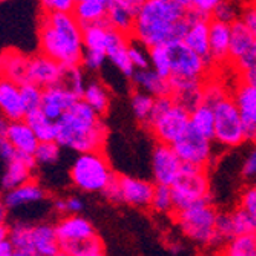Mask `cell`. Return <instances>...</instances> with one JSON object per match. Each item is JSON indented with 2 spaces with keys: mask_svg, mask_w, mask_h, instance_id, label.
Instances as JSON below:
<instances>
[{
  "mask_svg": "<svg viewBox=\"0 0 256 256\" xmlns=\"http://www.w3.org/2000/svg\"><path fill=\"white\" fill-rule=\"evenodd\" d=\"M189 16L186 0H146L136 11L130 38L148 48L182 40Z\"/></svg>",
  "mask_w": 256,
  "mask_h": 256,
  "instance_id": "obj_1",
  "label": "cell"
},
{
  "mask_svg": "<svg viewBox=\"0 0 256 256\" xmlns=\"http://www.w3.org/2000/svg\"><path fill=\"white\" fill-rule=\"evenodd\" d=\"M38 51L63 68L82 64L83 25L72 12H43L38 23Z\"/></svg>",
  "mask_w": 256,
  "mask_h": 256,
  "instance_id": "obj_2",
  "label": "cell"
},
{
  "mask_svg": "<svg viewBox=\"0 0 256 256\" xmlns=\"http://www.w3.org/2000/svg\"><path fill=\"white\" fill-rule=\"evenodd\" d=\"M57 123L56 142L66 150L76 154L103 150L109 130L103 117L82 98L68 109Z\"/></svg>",
  "mask_w": 256,
  "mask_h": 256,
  "instance_id": "obj_3",
  "label": "cell"
},
{
  "mask_svg": "<svg viewBox=\"0 0 256 256\" xmlns=\"http://www.w3.org/2000/svg\"><path fill=\"white\" fill-rule=\"evenodd\" d=\"M63 256H102L106 246L88 218L80 215H63L56 222Z\"/></svg>",
  "mask_w": 256,
  "mask_h": 256,
  "instance_id": "obj_4",
  "label": "cell"
},
{
  "mask_svg": "<svg viewBox=\"0 0 256 256\" xmlns=\"http://www.w3.org/2000/svg\"><path fill=\"white\" fill-rule=\"evenodd\" d=\"M182 236L201 248H222L216 234L218 210L212 201H200L174 214Z\"/></svg>",
  "mask_w": 256,
  "mask_h": 256,
  "instance_id": "obj_5",
  "label": "cell"
},
{
  "mask_svg": "<svg viewBox=\"0 0 256 256\" xmlns=\"http://www.w3.org/2000/svg\"><path fill=\"white\" fill-rule=\"evenodd\" d=\"M14 256H58L60 242L56 224L50 221H16L10 226Z\"/></svg>",
  "mask_w": 256,
  "mask_h": 256,
  "instance_id": "obj_6",
  "label": "cell"
},
{
  "mask_svg": "<svg viewBox=\"0 0 256 256\" xmlns=\"http://www.w3.org/2000/svg\"><path fill=\"white\" fill-rule=\"evenodd\" d=\"M115 176L117 174L103 150L77 154L69 168V181L82 194H103Z\"/></svg>",
  "mask_w": 256,
  "mask_h": 256,
  "instance_id": "obj_7",
  "label": "cell"
},
{
  "mask_svg": "<svg viewBox=\"0 0 256 256\" xmlns=\"http://www.w3.org/2000/svg\"><path fill=\"white\" fill-rule=\"evenodd\" d=\"M170 188L174 195L175 212L182 210V208L200 201H212L210 180H208L207 169L204 168L184 164L178 178Z\"/></svg>",
  "mask_w": 256,
  "mask_h": 256,
  "instance_id": "obj_8",
  "label": "cell"
},
{
  "mask_svg": "<svg viewBox=\"0 0 256 256\" xmlns=\"http://www.w3.org/2000/svg\"><path fill=\"white\" fill-rule=\"evenodd\" d=\"M215 109V134L214 142L226 149H235L247 142L246 124L240 109L232 96L214 106Z\"/></svg>",
  "mask_w": 256,
  "mask_h": 256,
  "instance_id": "obj_9",
  "label": "cell"
},
{
  "mask_svg": "<svg viewBox=\"0 0 256 256\" xmlns=\"http://www.w3.org/2000/svg\"><path fill=\"white\" fill-rule=\"evenodd\" d=\"M190 126V110L182 108L176 102L164 112H161L156 117H152L146 129L152 134V136L158 143L174 144L176 140L189 129Z\"/></svg>",
  "mask_w": 256,
  "mask_h": 256,
  "instance_id": "obj_10",
  "label": "cell"
},
{
  "mask_svg": "<svg viewBox=\"0 0 256 256\" xmlns=\"http://www.w3.org/2000/svg\"><path fill=\"white\" fill-rule=\"evenodd\" d=\"M214 143L212 138H207L189 128L172 146L184 164L207 169L215 156Z\"/></svg>",
  "mask_w": 256,
  "mask_h": 256,
  "instance_id": "obj_11",
  "label": "cell"
},
{
  "mask_svg": "<svg viewBox=\"0 0 256 256\" xmlns=\"http://www.w3.org/2000/svg\"><path fill=\"white\" fill-rule=\"evenodd\" d=\"M168 48L172 60V77L206 80L208 69L212 66L201 56H198L194 50H190L182 40H174L168 43Z\"/></svg>",
  "mask_w": 256,
  "mask_h": 256,
  "instance_id": "obj_12",
  "label": "cell"
},
{
  "mask_svg": "<svg viewBox=\"0 0 256 256\" xmlns=\"http://www.w3.org/2000/svg\"><path fill=\"white\" fill-rule=\"evenodd\" d=\"M184 162L175 152L172 144L158 143L154 148L150 168H152V176L155 184H164L172 186L175 180L178 178Z\"/></svg>",
  "mask_w": 256,
  "mask_h": 256,
  "instance_id": "obj_13",
  "label": "cell"
},
{
  "mask_svg": "<svg viewBox=\"0 0 256 256\" xmlns=\"http://www.w3.org/2000/svg\"><path fill=\"white\" fill-rule=\"evenodd\" d=\"M64 68L44 56L42 52L36 56H30L28 68H26V82H31L42 89L58 84L63 80Z\"/></svg>",
  "mask_w": 256,
  "mask_h": 256,
  "instance_id": "obj_14",
  "label": "cell"
},
{
  "mask_svg": "<svg viewBox=\"0 0 256 256\" xmlns=\"http://www.w3.org/2000/svg\"><path fill=\"white\" fill-rule=\"evenodd\" d=\"M48 198L50 196L46 188L36 180H31L8 192H4V201L10 208V212H17L26 207L44 204Z\"/></svg>",
  "mask_w": 256,
  "mask_h": 256,
  "instance_id": "obj_15",
  "label": "cell"
},
{
  "mask_svg": "<svg viewBox=\"0 0 256 256\" xmlns=\"http://www.w3.org/2000/svg\"><path fill=\"white\" fill-rule=\"evenodd\" d=\"M118 186H120L122 204L135 208L150 207L154 190H155V182L143 178L129 176V175H118Z\"/></svg>",
  "mask_w": 256,
  "mask_h": 256,
  "instance_id": "obj_16",
  "label": "cell"
},
{
  "mask_svg": "<svg viewBox=\"0 0 256 256\" xmlns=\"http://www.w3.org/2000/svg\"><path fill=\"white\" fill-rule=\"evenodd\" d=\"M37 169L38 168L34 161V156L17 154L12 160L5 162L4 174L0 176V190L8 192L17 186L34 180Z\"/></svg>",
  "mask_w": 256,
  "mask_h": 256,
  "instance_id": "obj_17",
  "label": "cell"
},
{
  "mask_svg": "<svg viewBox=\"0 0 256 256\" xmlns=\"http://www.w3.org/2000/svg\"><path fill=\"white\" fill-rule=\"evenodd\" d=\"M208 32H210V17L190 12L188 30L182 36V42L198 56H201L208 64L214 66L210 58V46H208Z\"/></svg>",
  "mask_w": 256,
  "mask_h": 256,
  "instance_id": "obj_18",
  "label": "cell"
},
{
  "mask_svg": "<svg viewBox=\"0 0 256 256\" xmlns=\"http://www.w3.org/2000/svg\"><path fill=\"white\" fill-rule=\"evenodd\" d=\"M232 98L235 100L242 122L246 124V135L247 142L256 143V84H250L242 82L236 86L232 94Z\"/></svg>",
  "mask_w": 256,
  "mask_h": 256,
  "instance_id": "obj_19",
  "label": "cell"
},
{
  "mask_svg": "<svg viewBox=\"0 0 256 256\" xmlns=\"http://www.w3.org/2000/svg\"><path fill=\"white\" fill-rule=\"evenodd\" d=\"M78 100L80 97L77 94H74L71 89H68L63 83H58L43 89V100L40 109L48 118L57 122Z\"/></svg>",
  "mask_w": 256,
  "mask_h": 256,
  "instance_id": "obj_20",
  "label": "cell"
},
{
  "mask_svg": "<svg viewBox=\"0 0 256 256\" xmlns=\"http://www.w3.org/2000/svg\"><path fill=\"white\" fill-rule=\"evenodd\" d=\"M129 43H130V36L114 30L109 46L106 50L108 62H110V64L128 80H130L132 76L135 74V68L129 56Z\"/></svg>",
  "mask_w": 256,
  "mask_h": 256,
  "instance_id": "obj_21",
  "label": "cell"
},
{
  "mask_svg": "<svg viewBox=\"0 0 256 256\" xmlns=\"http://www.w3.org/2000/svg\"><path fill=\"white\" fill-rule=\"evenodd\" d=\"M0 114L10 122L23 120L28 114L25 102L22 98L20 84L8 78L0 80Z\"/></svg>",
  "mask_w": 256,
  "mask_h": 256,
  "instance_id": "obj_22",
  "label": "cell"
},
{
  "mask_svg": "<svg viewBox=\"0 0 256 256\" xmlns=\"http://www.w3.org/2000/svg\"><path fill=\"white\" fill-rule=\"evenodd\" d=\"M230 37H232V25L210 18L208 46H210V58L214 66L230 62Z\"/></svg>",
  "mask_w": 256,
  "mask_h": 256,
  "instance_id": "obj_23",
  "label": "cell"
},
{
  "mask_svg": "<svg viewBox=\"0 0 256 256\" xmlns=\"http://www.w3.org/2000/svg\"><path fill=\"white\" fill-rule=\"evenodd\" d=\"M6 138L10 140V143L16 149L17 154L20 155H28L34 156L40 142L32 130V128L28 124V122L23 120H16L10 122L8 130H6Z\"/></svg>",
  "mask_w": 256,
  "mask_h": 256,
  "instance_id": "obj_24",
  "label": "cell"
},
{
  "mask_svg": "<svg viewBox=\"0 0 256 256\" xmlns=\"http://www.w3.org/2000/svg\"><path fill=\"white\" fill-rule=\"evenodd\" d=\"M206 80H190V78H170L172 84V98L186 108L194 110L202 103V86Z\"/></svg>",
  "mask_w": 256,
  "mask_h": 256,
  "instance_id": "obj_25",
  "label": "cell"
},
{
  "mask_svg": "<svg viewBox=\"0 0 256 256\" xmlns=\"http://www.w3.org/2000/svg\"><path fill=\"white\" fill-rule=\"evenodd\" d=\"M130 82L136 90H143L155 98L172 96L170 78L161 77L156 71H154L152 68L142 69V71H135Z\"/></svg>",
  "mask_w": 256,
  "mask_h": 256,
  "instance_id": "obj_26",
  "label": "cell"
},
{
  "mask_svg": "<svg viewBox=\"0 0 256 256\" xmlns=\"http://www.w3.org/2000/svg\"><path fill=\"white\" fill-rule=\"evenodd\" d=\"M30 56H25L18 50H5L0 52V71L4 78L12 80L18 84L26 82V68Z\"/></svg>",
  "mask_w": 256,
  "mask_h": 256,
  "instance_id": "obj_27",
  "label": "cell"
},
{
  "mask_svg": "<svg viewBox=\"0 0 256 256\" xmlns=\"http://www.w3.org/2000/svg\"><path fill=\"white\" fill-rule=\"evenodd\" d=\"M82 100L94 109L97 114H100L102 117L109 112L110 109V90L109 88L98 78L88 80L84 90L82 94Z\"/></svg>",
  "mask_w": 256,
  "mask_h": 256,
  "instance_id": "obj_28",
  "label": "cell"
},
{
  "mask_svg": "<svg viewBox=\"0 0 256 256\" xmlns=\"http://www.w3.org/2000/svg\"><path fill=\"white\" fill-rule=\"evenodd\" d=\"M112 31H114V28L108 22H100V23H94V25L83 26L84 50L106 52L109 42H110Z\"/></svg>",
  "mask_w": 256,
  "mask_h": 256,
  "instance_id": "obj_29",
  "label": "cell"
},
{
  "mask_svg": "<svg viewBox=\"0 0 256 256\" xmlns=\"http://www.w3.org/2000/svg\"><path fill=\"white\" fill-rule=\"evenodd\" d=\"M254 37L246 26V23L240 18L232 23V37H230V62L234 63L242 57L254 43Z\"/></svg>",
  "mask_w": 256,
  "mask_h": 256,
  "instance_id": "obj_30",
  "label": "cell"
},
{
  "mask_svg": "<svg viewBox=\"0 0 256 256\" xmlns=\"http://www.w3.org/2000/svg\"><path fill=\"white\" fill-rule=\"evenodd\" d=\"M189 128L207 138L214 140V134H215V109H214V106L207 104V103H201L194 110H190V126Z\"/></svg>",
  "mask_w": 256,
  "mask_h": 256,
  "instance_id": "obj_31",
  "label": "cell"
},
{
  "mask_svg": "<svg viewBox=\"0 0 256 256\" xmlns=\"http://www.w3.org/2000/svg\"><path fill=\"white\" fill-rule=\"evenodd\" d=\"M25 120L28 122V124L32 128V130L36 132L38 142H56L57 136V123L51 118H48L43 114V110L34 109L30 110L26 114Z\"/></svg>",
  "mask_w": 256,
  "mask_h": 256,
  "instance_id": "obj_32",
  "label": "cell"
},
{
  "mask_svg": "<svg viewBox=\"0 0 256 256\" xmlns=\"http://www.w3.org/2000/svg\"><path fill=\"white\" fill-rule=\"evenodd\" d=\"M109 5L102 2H77L72 14L83 26L94 25V23L106 22Z\"/></svg>",
  "mask_w": 256,
  "mask_h": 256,
  "instance_id": "obj_33",
  "label": "cell"
},
{
  "mask_svg": "<svg viewBox=\"0 0 256 256\" xmlns=\"http://www.w3.org/2000/svg\"><path fill=\"white\" fill-rule=\"evenodd\" d=\"M135 16L136 14L134 11H130V10L124 8V6H122V5L110 2L109 8H108L106 22L114 30L130 36L132 30H134V23H135Z\"/></svg>",
  "mask_w": 256,
  "mask_h": 256,
  "instance_id": "obj_34",
  "label": "cell"
},
{
  "mask_svg": "<svg viewBox=\"0 0 256 256\" xmlns=\"http://www.w3.org/2000/svg\"><path fill=\"white\" fill-rule=\"evenodd\" d=\"M227 256H256V230L232 238L221 250Z\"/></svg>",
  "mask_w": 256,
  "mask_h": 256,
  "instance_id": "obj_35",
  "label": "cell"
},
{
  "mask_svg": "<svg viewBox=\"0 0 256 256\" xmlns=\"http://www.w3.org/2000/svg\"><path fill=\"white\" fill-rule=\"evenodd\" d=\"M62 150L63 148L57 142H40L34 154V161L37 168L48 169V168L57 166L62 160Z\"/></svg>",
  "mask_w": 256,
  "mask_h": 256,
  "instance_id": "obj_36",
  "label": "cell"
},
{
  "mask_svg": "<svg viewBox=\"0 0 256 256\" xmlns=\"http://www.w3.org/2000/svg\"><path fill=\"white\" fill-rule=\"evenodd\" d=\"M154 102H155V97L146 94L143 90H136L132 94L130 97V109H132V114L135 120L146 126L148 122H149V117L152 114V108H154Z\"/></svg>",
  "mask_w": 256,
  "mask_h": 256,
  "instance_id": "obj_37",
  "label": "cell"
},
{
  "mask_svg": "<svg viewBox=\"0 0 256 256\" xmlns=\"http://www.w3.org/2000/svg\"><path fill=\"white\" fill-rule=\"evenodd\" d=\"M150 208L158 215H174L175 204H174V195L170 186L155 184Z\"/></svg>",
  "mask_w": 256,
  "mask_h": 256,
  "instance_id": "obj_38",
  "label": "cell"
},
{
  "mask_svg": "<svg viewBox=\"0 0 256 256\" xmlns=\"http://www.w3.org/2000/svg\"><path fill=\"white\" fill-rule=\"evenodd\" d=\"M150 54V68L156 71L161 77L170 78L172 77V60L168 44H158L149 48Z\"/></svg>",
  "mask_w": 256,
  "mask_h": 256,
  "instance_id": "obj_39",
  "label": "cell"
},
{
  "mask_svg": "<svg viewBox=\"0 0 256 256\" xmlns=\"http://www.w3.org/2000/svg\"><path fill=\"white\" fill-rule=\"evenodd\" d=\"M234 64L238 69L242 82L256 84V42L252 44V48L242 57L234 62Z\"/></svg>",
  "mask_w": 256,
  "mask_h": 256,
  "instance_id": "obj_40",
  "label": "cell"
},
{
  "mask_svg": "<svg viewBox=\"0 0 256 256\" xmlns=\"http://www.w3.org/2000/svg\"><path fill=\"white\" fill-rule=\"evenodd\" d=\"M84 201L78 195H66V196H57L52 201V210L63 216V215H80L84 210Z\"/></svg>",
  "mask_w": 256,
  "mask_h": 256,
  "instance_id": "obj_41",
  "label": "cell"
},
{
  "mask_svg": "<svg viewBox=\"0 0 256 256\" xmlns=\"http://www.w3.org/2000/svg\"><path fill=\"white\" fill-rule=\"evenodd\" d=\"M62 83L68 88L71 89L74 94H77L80 98H82V94L84 90V86L88 83V78H86V71L83 69L82 64L78 66H71V68H64V74H63V80Z\"/></svg>",
  "mask_w": 256,
  "mask_h": 256,
  "instance_id": "obj_42",
  "label": "cell"
},
{
  "mask_svg": "<svg viewBox=\"0 0 256 256\" xmlns=\"http://www.w3.org/2000/svg\"><path fill=\"white\" fill-rule=\"evenodd\" d=\"M129 56H130V62H132V64L135 68V71H142V69H149L150 68L149 48H148V46H144L143 43L130 38Z\"/></svg>",
  "mask_w": 256,
  "mask_h": 256,
  "instance_id": "obj_43",
  "label": "cell"
},
{
  "mask_svg": "<svg viewBox=\"0 0 256 256\" xmlns=\"http://www.w3.org/2000/svg\"><path fill=\"white\" fill-rule=\"evenodd\" d=\"M20 92H22V98L25 102V106L30 110L38 109L42 106L43 100V89L31 82H23L20 84Z\"/></svg>",
  "mask_w": 256,
  "mask_h": 256,
  "instance_id": "obj_44",
  "label": "cell"
},
{
  "mask_svg": "<svg viewBox=\"0 0 256 256\" xmlns=\"http://www.w3.org/2000/svg\"><path fill=\"white\" fill-rule=\"evenodd\" d=\"M216 234H218V236H220V240L222 242V247L226 246V242H228L232 238L236 236L235 226H234V218H232V212H218Z\"/></svg>",
  "mask_w": 256,
  "mask_h": 256,
  "instance_id": "obj_45",
  "label": "cell"
},
{
  "mask_svg": "<svg viewBox=\"0 0 256 256\" xmlns=\"http://www.w3.org/2000/svg\"><path fill=\"white\" fill-rule=\"evenodd\" d=\"M210 18H215V20H220V22H224V23L232 25L234 22L241 18V11L234 0H224V2L214 11Z\"/></svg>",
  "mask_w": 256,
  "mask_h": 256,
  "instance_id": "obj_46",
  "label": "cell"
},
{
  "mask_svg": "<svg viewBox=\"0 0 256 256\" xmlns=\"http://www.w3.org/2000/svg\"><path fill=\"white\" fill-rule=\"evenodd\" d=\"M108 62V56L106 52H100V51H88L84 50V54H83V60H82V66L86 72H90V74H97L100 72L102 69L104 68Z\"/></svg>",
  "mask_w": 256,
  "mask_h": 256,
  "instance_id": "obj_47",
  "label": "cell"
},
{
  "mask_svg": "<svg viewBox=\"0 0 256 256\" xmlns=\"http://www.w3.org/2000/svg\"><path fill=\"white\" fill-rule=\"evenodd\" d=\"M241 210L248 216V220L253 224V228L256 230V188H247L241 194L240 198V206Z\"/></svg>",
  "mask_w": 256,
  "mask_h": 256,
  "instance_id": "obj_48",
  "label": "cell"
},
{
  "mask_svg": "<svg viewBox=\"0 0 256 256\" xmlns=\"http://www.w3.org/2000/svg\"><path fill=\"white\" fill-rule=\"evenodd\" d=\"M226 97H228V94L224 90V88L218 82H204V86H202V103L215 106L221 100H224Z\"/></svg>",
  "mask_w": 256,
  "mask_h": 256,
  "instance_id": "obj_49",
  "label": "cell"
},
{
  "mask_svg": "<svg viewBox=\"0 0 256 256\" xmlns=\"http://www.w3.org/2000/svg\"><path fill=\"white\" fill-rule=\"evenodd\" d=\"M190 12L204 16V17H212L214 11L224 2V0H186Z\"/></svg>",
  "mask_w": 256,
  "mask_h": 256,
  "instance_id": "obj_50",
  "label": "cell"
},
{
  "mask_svg": "<svg viewBox=\"0 0 256 256\" xmlns=\"http://www.w3.org/2000/svg\"><path fill=\"white\" fill-rule=\"evenodd\" d=\"M42 12H72L77 0H38Z\"/></svg>",
  "mask_w": 256,
  "mask_h": 256,
  "instance_id": "obj_51",
  "label": "cell"
},
{
  "mask_svg": "<svg viewBox=\"0 0 256 256\" xmlns=\"http://www.w3.org/2000/svg\"><path fill=\"white\" fill-rule=\"evenodd\" d=\"M241 174L246 180L256 181V143L253 144L252 150L248 152L247 158L244 160V164L241 169Z\"/></svg>",
  "mask_w": 256,
  "mask_h": 256,
  "instance_id": "obj_52",
  "label": "cell"
},
{
  "mask_svg": "<svg viewBox=\"0 0 256 256\" xmlns=\"http://www.w3.org/2000/svg\"><path fill=\"white\" fill-rule=\"evenodd\" d=\"M241 20L246 23V26L248 28V31L252 32V36L256 40V4L254 5H250V6H247V8L242 10Z\"/></svg>",
  "mask_w": 256,
  "mask_h": 256,
  "instance_id": "obj_53",
  "label": "cell"
},
{
  "mask_svg": "<svg viewBox=\"0 0 256 256\" xmlns=\"http://www.w3.org/2000/svg\"><path fill=\"white\" fill-rule=\"evenodd\" d=\"M16 155H17V152L12 148V144L10 143V140L6 138V135H0V161L5 164V162L12 160Z\"/></svg>",
  "mask_w": 256,
  "mask_h": 256,
  "instance_id": "obj_54",
  "label": "cell"
},
{
  "mask_svg": "<svg viewBox=\"0 0 256 256\" xmlns=\"http://www.w3.org/2000/svg\"><path fill=\"white\" fill-rule=\"evenodd\" d=\"M110 2L117 4V5H122V6H124V8H128V10H130V11H134L136 14L140 6H142L146 2V0H110Z\"/></svg>",
  "mask_w": 256,
  "mask_h": 256,
  "instance_id": "obj_55",
  "label": "cell"
},
{
  "mask_svg": "<svg viewBox=\"0 0 256 256\" xmlns=\"http://www.w3.org/2000/svg\"><path fill=\"white\" fill-rule=\"evenodd\" d=\"M10 208L6 207L5 201H4V196L0 198V222H8L10 220Z\"/></svg>",
  "mask_w": 256,
  "mask_h": 256,
  "instance_id": "obj_56",
  "label": "cell"
},
{
  "mask_svg": "<svg viewBox=\"0 0 256 256\" xmlns=\"http://www.w3.org/2000/svg\"><path fill=\"white\" fill-rule=\"evenodd\" d=\"M10 238V226L8 222H0V242Z\"/></svg>",
  "mask_w": 256,
  "mask_h": 256,
  "instance_id": "obj_57",
  "label": "cell"
},
{
  "mask_svg": "<svg viewBox=\"0 0 256 256\" xmlns=\"http://www.w3.org/2000/svg\"><path fill=\"white\" fill-rule=\"evenodd\" d=\"M8 126H10V120L0 114V135H6Z\"/></svg>",
  "mask_w": 256,
  "mask_h": 256,
  "instance_id": "obj_58",
  "label": "cell"
},
{
  "mask_svg": "<svg viewBox=\"0 0 256 256\" xmlns=\"http://www.w3.org/2000/svg\"><path fill=\"white\" fill-rule=\"evenodd\" d=\"M77 2H102V4L109 5V4H110V0H77Z\"/></svg>",
  "mask_w": 256,
  "mask_h": 256,
  "instance_id": "obj_59",
  "label": "cell"
},
{
  "mask_svg": "<svg viewBox=\"0 0 256 256\" xmlns=\"http://www.w3.org/2000/svg\"><path fill=\"white\" fill-rule=\"evenodd\" d=\"M8 2V0H0V4H6Z\"/></svg>",
  "mask_w": 256,
  "mask_h": 256,
  "instance_id": "obj_60",
  "label": "cell"
},
{
  "mask_svg": "<svg viewBox=\"0 0 256 256\" xmlns=\"http://www.w3.org/2000/svg\"><path fill=\"white\" fill-rule=\"evenodd\" d=\"M4 78V76H2V71H0V80H2Z\"/></svg>",
  "mask_w": 256,
  "mask_h": 256,
  "instance_id": "obj_61",
  "label": "cell"
},
{
  "mask_svg": "<svg viewBox=\"0 0 256 256\" xmlns=\"http://www.w3.org/2000/svg\"><path fill=\"white\" fill-rule=\"evenodd\" d=\"M254 188H256V184H254Z\"/></svg>",
  "mask_w": 256,
  "mask_h": 256,
  "instance_id": "obj_62",
  "label": "cell"
}]
</instances>
